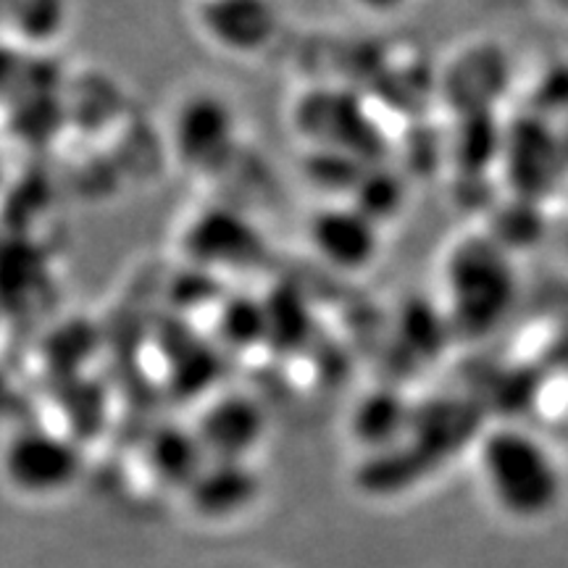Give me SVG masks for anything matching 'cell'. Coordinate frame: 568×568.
Segmentation results:
<instances>
[{
  "label": "cell",
  "mask_w": 568,
  "mask_h": 568,
  "mask_svg": "<svg viewBox=\"0 0 568 568\" xmlns=\"http://www.w3.org/2000/svg\"><path fill=\"white\" fill-rule=\"evenodd\" d=\"M479 471L497 508L521 521L548 516L564 487L548 447L516 426H497L481 437Z\"/></svg>",
  "instance_id": "6da1fadb"
},
{
  "label": "cell",
  "mask_w": 568,
  "mask_h": 568,
  "mask_svg": "<svg viewBox=\"0 0 568 568\" xmlns=\"http://www.w3.org/2000/svg\"><path fill=\"white\" fill-rule=\"evenodd\" d=\"M450 318L468 337L495 329L516 297V276L500 245L485 237L464 240L445 264Z\"/></svg>",
  "instance_id": "7a4b0ae2"
},
{
  "label": "cell",
  "mask_w": 568,
  "mask_h": 568,
  "mask_svg": "<svg viewBox=\"0 0 568 568\" xmlns=\"http://www.w3.org/2000/svg\"><path fill=\"white\" fill-rule=\"evenodd\" d=\"M82 453L71 439L45 429L17 432L0 450V474L24 497L67 495L82 477Z\"/></svg>",
  "instance_id": "3957f363"
},
{
  "label": "cell",
  "mask_w": 568,
  "mask_h": 568,
  "mask_svg": "<svg viewBox=\"0 0 568 568\" xmlns=\"http://www.w3.org/2000/svg\"><path fill=\"white\" fill-rule=\"evenodd\" d=\"M193 27L213 51L247 61L274 45L282 19L274 0H195Z\"/></svg>",
  "instance_id": "277c9868"
},
{
  "label": "cell",
  "mask_w": 568,
  "mask_h": 568,
  "mask_svg": "<svg viewBox=\"0 0 568 568\" xmlns=\"http://www.w3.org/2000/svg\"><path fill=\"white\" fill-rule=\"evenodd\" d=\"M174 151L193 172H211L237 142V116L230 103L211 92H195L180 103L172 126Z\"/></svg>",
  "instance_id": "5b68a950"
},
{
  "label": "cell",
  "mask_w": 568,
  "mask_h": 568,
  "mask_svg": "<svg viewBox=\"0 0 568 568\" xmlns=\"http://www.w3.org/2000/svg\"><path fill=\"white\" fill-rule=\"evenodd\" d=\"M308 243L326 266L343 274H358L376 261L382 237L374 219H368L358 205H326L311 216Z\"/></svg>",
  "instance_id": "8992f818"
},
{
  "label": "cell",
  "mask_w": 568,
  "mask_h": 568,
  "mask_svg": "<svg viewBox=\"0 0 568 568\" xmlns=\"http://www.w3.org/2000/svg\"><path fill=\"white\" fill-rule=\"evenodd\" d=\"M184 493L190 508L205 521H230L253 508L261 493V479L247 464L209 460Z\"/></svg>",
  "instance_id": "52a82bcc"
},
{
  "label": "cell",
  "mask_w": 568,
  "mask_h": 568,
  "mask_svg": "<svg viewBox=\"0 0 568 568\" xmlns=\"http://www.w3.org/2000/svg\"><path fill=\"white\" fill-rule=\"evenodd\" d=\"M264 429V416L255 408V403L245 397H226V400L213 403L195 435L209 460L247 464V456L258 447Z\"/></svg>",
  "instance_id": "ba28073f"
},
{
  "label": "cell",
  "mask_w": 568,
  "mask_h": 568,
  "mask_svg": "<svg viewBox=\"0 0 568 568\" xmlns=\"http://www.w3.org/2000/svg\"><path fill=\"white\" fill-rule=\"evenodd\" d=\"M209 464L195 432L166 429L148 445V468L163 487L187 489Z\"/></svg>",
  "instance_id": "9c48e42d"
},
{
  "label": "cell",
  "mask_w": 568,
  "mask_h": 568,
  "mask_svg": "<svg viewBox=\"0 0 568 568\" xmlns=\"http://www.w3.org/2000/svg\"><path fill=\"white\" fill-rule=\"evenodd\" d=\"M69 19V0H13L0 27L11 34L13 45L21 48V51L24 48L45 51L48 45L63 38Z\"/></svg>",
  "instance_id": "30bf717a"
},
{
  "label": "cell",
  "mask_w": 568,
  "mask_h": 568,
  "mask_svg": "<svg viewBox=\"0 0 568 568\" xmlns=\"http://www.w3.org/2000/svg\"><path fill=\"white\" fill-rule=\"evenodd\" d=\"M351 3L368 17H393V13L406 9L410 0H351Z\"/></svg>",
  "instance_id": "8fae6325"
},
{
  "label": "cell",
  "mask_w": 568,
  "mask_h": 568,
  "mask_svg": "<svg viewBox=\"0 0 568 568\" xmlns=\"http://www.w3.org/2000/svg\"><path fill=\"white\" fill-rule=\"evenodd\" d=\"M11 3L13 0H0V24H3V17H6V11L11 9Z\"/></svg>",
  "instance_id": "7c38bea8"
},
{
  "label": "cell",
  "mask_w": 568,
  "mask_h": 568,
  "mask_svg": "<svg viewBox=\"0 0 568 568\" xmlns=\"http://www.w3.org/2000/svg\"><path fill=\"white\" fill-rule=\"evenodd\" d=\"M552 3L560 6V9H564V11H568V0H552Z\"/></svg>",
  "instance_id": "4fadbf2b"
},
{
  "label": "cell",
  "mask_w": 568,
  "mask_h": 568,
  "mask_svg": "<svg viewBox=\"0 0 568 568\" xmlns=\"http://www.w3.org/2000/svg\"><path fill=\"white\" fill-rule=\"evenodd\" d=\"M0 184H3V161H0Z\"/></svg>",
  "instance_id": "5bb4252c"
},
{
  "label": "cell",
  "mask_w": 568,
  "mask_h": 568,
  "mask_svg": "<svg viewBox=\"0 0 568 568\" xmlns=\"http://www.w3.org/2000/svg\"><path fill=\"white\" fill-rule=\"evenodd\" d=\"M566 245H568V234H566Z\"/></svg>",
  "instance_id": "9a60e30c"
}]
</instances>
